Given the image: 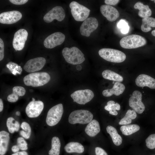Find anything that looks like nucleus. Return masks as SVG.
Listing matches in <instances>:
<instances>
[{"label": "nucleus", "mask_w": 155, "mask_h": 155, "mask_svg": "<svg viewBox=\"0 0 155 155\" xmlns=\"http://www.w3.org/2000/svg\"><path fill=\"white\" fill-rule=\"evenodd\" d=\"M10 2L13 4L16 5H22L26 3L28 1V0H9Z\"/></svg>", "instance_id": "41"}, {"label": "nucleus", "mask_w": 155, "mask_h": 155, "mask_svg": "<svg viewBox=\"0 0 155 155\" xmlns=\"http://www.w3.org/2000/svg\"><path fill=\"white\" fill-rule=\"evenodd\" d=\"M20 148L17 145H15L13 146L11 148L12 151L15 153L19 152Z\"/></svg>", "instance_id": "43"}, {"label": "nucleus", "mask_w": 155, "mask_h": 155, "mask_svg": "<svg viewBox=\"0 0 155 155\" xmlns=\"http://www.w3.org/2000/svg\"><path fill=\"white\" fill-rule=\"evenodd\" d=\"M16 114L17 116H19L20 115V112L19 111L16 112Z\"/></svg>", "instance_id": "47"}, {"label": "nucleus", "mask_w": 155, "mask_h": 155, "mask_svg": "<svg viewBox=\"0 0 155 155\" xmlns=\"http://www.w3.org/2000/svg\"><path fill=\"white\" fill-rule=\"evenodd\" d=\"M142 94L138 90L134 91L129 98V106L138 114L142 113L145 109V106L142 101Z\"/></svg>", "instance_id": "9"}, {"label": "nucleus", "mask_w": 155, "mask_h": 155, "mask_svg": "<svg viewBox=\"0 0 155 155\" xmlns=\"http://www.w3.org/2000/svg\"><path fill=\"white\" fill-rule=\"evenodd\" d=\"M14 119L12 117H9L7 119L6 121V125L9 132L11 133H13L15 131L16 123Z\"/></svg>", "instance_id": "35"}, {"label": "nucleus", "mask_w": 155, "mask_h": 155, "mask_svg": "<svg viewBox=\"0 0 155 155\" xmlns=\"http://www.w3.org/2000/svg\"></svg>", "instance_id": "50"}, {"label": "nucleus", "mask_w": 155, "mask_h": 155, "mask_svg": "<svg viewBox=\"0 0 155 155\" xmlns=\"http://www.w3.org/2000/svg\"><path fill=\"white\" fill-rule=\"evenodd\" d=\"M17 145L20 148V149L25 150H27L28 147L27 144L23 138L22 137H18L17 140Z\"/></svg>", "instance_id": "37"}, {"label": "nucleus", "mask_w": 155, "mask_h": 155, "mask_svg": "<svg viewBox=\"0 0 155 155\" xmlns=\"http://www.w3.org/2000/svg\"><path fill=\"white\" fill-rule=\"evenodd\" d=\"M98 25L97 19L94 17H90L85 20L80 28L82 35L86 37L90 36L91 33L95 30Z\"/></svg>", "instance_id": "12"}, {"label": "nucleus", "mask_w": 155, "mask_h": 155, "mask_svg": "<svg viewBox=\"0 0 155 155\" xmlns=\"http://www.w3.org/2000/svg\"><path fill=\"white\" fill-rule=\"evenodd\" d=\"M21 13L13 10L1 13L0 14V23L4 24H11L16 23L22 18Z\"/></svg>", "instance_id": "16"}, {"label": "nucleus", "mask_w": 155, "mask_h": 155, "mask_svg": "<svg viewBox=\"0 0 155 155\" xmlns=\"http://www.w3.org/2000/svg\"><path fill=\"white\" fill-rule=\"evenodd\" d=\"M100 131L99 124L97 121L92 120L87 125L85 128V131L89 136L93 137L96 135Z\"/></svg>", "instance_id": "20"}, {"label": "nucleus", "mask_w": 155, "mask_h": 155, "mask_svg": "<svg viewBox=\"0 0 155 155\" xmlns=\"http://www.w3.org/2000/svg\"><path fill=\"white\" fill-rule=\"evenodd\" d=\"M50 75L47 72H34L25 76L23 78V81L27 86L37 87L47 84L50 81Z\"/></svg>", "instance_id": "1"}, {"label": "nucleus", "mask_w": 155, "mask_h": 155, "mask_svg": "<svg viewBox=\"0 0 155 155\" xmlns=\"http://www.w3.org/2000/svg\"><path fill=\"white\" fill-rule=\"evenodd\" d=\"M65 16V11L60 6H55L50 10L44 16L43 19L46 23H49L54 20L61 22L64 20Z\"/></svg>", "instance_id": "10"}, {"label": "nucleus", "mask_w": 155, "mask_h": 155, "mask_svg": "<svg viewBox=\"0 0 155 155\" xmlns=\"http://www.w3.org/2000/svg\"><path fill=\"white\" fill-rule=\"evenodd\" d=\"M62 54L67 62L73 65L80 64L85 60L84 54L76 47L64 48Z\"/></svg>", "instance_id": "2"}, {"label": "nucleus", "mask_w": 155, "mask_h": 155, "mask_svg": "<svg viewBox=\"0 0 155 155\" xmlns=\"http://www.w3.org/2000/svg\"><path fill=\"white\" fill-rule=\"evenodd\" d=\"M3 106L2 100L1 98L0 99V112H1L3 109Z\"/></svg>", "instance_id": "45"}, {"label": "nucleus", "mask_w": 155, "mask_h": 155, "mask_svg": "<svg viewBox=\"0 0 155 155\" xmlns=\"http://www.w3.org/2000/svg\"><path fill=\"white\" fill-rule=\"evenodd\" d=\"M146 146L150 149L155 148V134L150 135L146 140Z\"/></svg>", "instance_id": "33"}, {"label": "nucleus", "mask_w": 155, "mask_h": 155, "mask_svg": "<svg viewBox=\"0 0 155 155\" xmlns=\"http://www.w3.org/2000/svg\"><path fill=\"white\" fill-rule=\"evenodd\" d=\"M61 144L58 137H54L51 140V148L49 152V155H59Z\"/></svg>", "instance_id": "27"}, {"label": "nucleus", "mask_w": 155, "mask_h": 155, "mask_svg": "<svg viewBox=\"0 0 155 155\" xmlns=\"http://www.w3.org/2000/svg\"><path fill=\"white\" fill-rule=\"evenodd\" d=\"M100 56L105 60L111 62L120 63L124 61L126 58L125 54L118 50L104 48L98 51Z\"/></svg>", "instance_id": "3"}, {"label": "nucleus", "mask_w": 155, "mask_h": 155, "mask_svg": "<svg viewBox=\"0 0 155 155\" xmlns=\"http://www.w3.org/2000/svg\"><path fill=\"white\" fill-rule=\"evenodd\" d=\"M94 96L93 92L88 89L76 90L71 95L73 101L80 104H85L90 102Z\"/></svg>", "instance_id": "8"}, {"label": "nucleus", "mask_w": 155, "mask_h": 155, "mask_svg": "<svg viewBox=\"0 0 155 155\" xmlns=\"http://www.w3.org/2000/svg\"><path fill=\"white\" fill-rule=\"evenodd\" d=\"M105 109L109 111V113L111 115H117L118 113L116 110H119L120 106L118 103H115L113 100H110L107 103V105L104 106Z\"/></svg>", "instance_id": "30"}, {"label": "nucleus", "mask_w": 155, "mask_h": 155, "mask_svg": "<svg viewBox=\"0 0 155 155\" xmlns=\"http://www.w3.org/2000/svg\"><path fill=\"white\" fill-rule=\"evenodd\" d=\"M154 3H155V0H154Z\"/></svg>", "instance_id": "49"}, {"label": "nucleus", "mask_w": 155, "mask_h": 155, "mask_svg": "<svg viewBox=\"0 0 155 155\" xmlns=\"http://www.w3.org/2000/svg\"><path fill=\"white\" fill-rule=\"evenodd\" d=\"M140 129V126L136 124L124 125L120 128L122 134L125 135H131L138 131Z\"/></svg>", "instance_id": "28"}, {"label": "nucleus", "mask_w": 155, "mask_h": 155, "mask_svg": "<svg viewBox=\"0 0 155 155\" xmlns=\"http://www.w3.org/2000/svg\"><path fill=\"white\" fill-rule=\"evenodd\" d=\"M95 152L96 155H108L107 153L103 149L99 147L95 148Z\"/></svg>", "instance_id": "40"}, {"label": "nucleus", "mask_w": 155, "mask_h": 155, "mask_svg": "<svg viewBox=\"0 0 155 155\" xmlns=\"http://www.w3.org/2000/svg\"><path fill=\"white\" fill-rule=\"evenodd\" d=\"M46 63V59L39 57L28 60L24 65V70L28 73H33L42 69Z\"/></svg>", "instance_id": "11"}, {"label": "nucleus", "mask_w": 155, "mask_h": 155, "mask_svg": "<svg viewBox=\"0 0 155 155\" xmlns=\"http://www.w3.org/2000/svg\"><path fill=\"white\" fill-rule=\"evenodd\" d=\"M69 7L72 15L76 21H84L89 15L90 10L76 1L71 2Z\"/></svg>", "instance_id": "6"}, {"label": "nucleus", "mask_w": 155, "mask_h": 155, "mask_svg": "<svg viewBox=\"0 0 155 155\" xmlns=\"http://www.w3.org/2000/svg\"><path fill=\"white\" fill-rule=\"evenodd\" d=\"M151 34L153 36H155V30H154L152 31Z\"/></svg>", "instance_id": "46"}, {"label": "nucleus", "mask_w": 155, "mask_h": 155, "mask_svg": "<svg viewBox=\"0 0 155 155\" xmlns=\"http://www.w3.org/2000/svg\"><path fill=\"white\" fill-rule=\"evenodd\" d=\"M28 33L24 29H20L14 34L12 44L16 51H21L24 48L26 41Z\"/></svg>", "instance_id": "13"}, {"label": "nucleus", "mask_w": 155, "mask_h": 155, "mask_svg": "<svg viewBox=\"0 0 155 155\" xmlns=\"http://www.w3.org/2000/svg\"><path fill=\"white\" fill-rule=\"evenodd\" d=\"M65 39V36L64 34L61 32H56L49 35L45 39L44 45L47 48L52 49L61 44Z\"/></svg>", "instance_id": "14"}, {"label": "nucleus", "mask_w": 155, "mask_h": 155, "mask_svg": "<svg viewBox=\"0 0 155 155\" xmlns=\"http://www.w3.org/2000/svg\"><path fill=\"white\" fill-rule=\"evenodd\" d=\"M63 113V105L62 104L56 105L48 111L46 118L48 125L53 126L57 125L61 119Z\"/></svg>", "instance_id": "7"}, {"label": "nucleus", "mask_w": 155, "mask_h": 155, "mask_svg": "<svg viewBox=\"0 0 155 155\" xmlns=\"http://www.w3.org/2000/svg\"><path fill=\"white\" fill-rule=\"evenodd\" d=\"M18 98L19 96L16 95L12 93L8 96L7 100L9 102H14L17 101Z\"/></svg>", "instance_id": "39"}, {"label": "nucleus", "mask_w": 155, "mask_h": 155, "mask_svg": "<svg viewBox=\"0 0 155 155\" xmlns=\"http://www.w3.org/2000/svg\"><path fill=\"white\" fill-rule=\"evenodd\" d=\"M141 26L142 30L144 32H148L150 31L151 27H155V18L152 17L143 18L142 20Z\"/></svg>", "instance_id": "25"}, {"label": "nucleus", "mask_w": 155, "mask_h": 155, "mask_svg": "<svg viewBox=\"0 0 155 155\" xmlns=\"http://www.w3.org/2000/svg\"><path fill=\"white\" fill-rule=\"evenodd\" d=\"M117 26L121 28V32L124 34L127 33L129 32V27L127 23L123 20H120L117 24Z\"/></svg>", "instance_id": "34"}, {"label": "nucleus", "mask_w": 155, "mask_h": 155, "mask_svg": "<svg viewBox=\"0 0 155 155\" xmlns=\"http://www.w3.org/2000/svg\"><path fill=\"white\" fill-rule=\"evenodd\" d=\"M64 150L68 153H82L84 151L83 146L78 142H71L67 144L64 147Z\"/></svg>", "instance_id": "23"}, {"label": "nucleus", "mask_w": 155, "mask_h": 155, "mask_svg": "<svg viewBox=\"0 0 155 155\" xmlns=\"http://www.w3.org/2000/svg\"><path fill=\"white\" fill-rule=\"evenodd\" d=\"M11 155H28V153L25 151L18 152L12 154Z\"/></svg>", "instance_id": "44"}, {"label": "nucleus", "mask_w": 155, "mask_h": 155, "mask_svg": "<svg viewBox=\"0 0 155 155\" xmlns=\"http://www.w3.org/2000/svg\"><path fill=\"white\" fill-rule=\"evenodd\" d=\"M119 0H105V3L108 5H115L117 4L119 1Z\"/></svg>", "instance_id": "42"}, {"label": "nucleus", "mask_w": 155, "mask_h": 155, "mask_svg": "<svg viewBox=\"0 0 155 155\" xmlns=\"http://www.w3.org/2000/svg\"><path fill=\"white\" fill-rule=\"evenodd\" d=\"M9 133L5 131L0 132V154L4 155L8 148L9 140Z\"/></svg>", "instance_id": "21"}, {"label": "nucleus", "mask_w": 155, "mask_h": 155, "mask_svg": "<svg viewBox=\"0 0 155 155\" xmlns=\"http://www.w3.org/2000/svg\"><path fill=\"white\" fill-rule=\"evenodd\" d=\"M4 57V43L2 40L0 38V61L2 60Z\"/></svg>", "instance_id": "38"}, {"label": "nucleus", "mask_w": 155, "mask_h": 155, "mask_svg": "<svg viewBox=\"0 0 155 155\" xmlns=\"http://www.w3.org/2000/svg\"><path fill=\"white\" fill-rule=\"evenodd\" d=\"M13 93L18 96H23L26 93V90L23 87L15 86L12 89Z\"/></svg>", "instance_id": "36"}, {"label": "nucleus", "mask_w": 155, "mask_h": 155, "mask_svg": "<svg viewBox=\"0 0 155 155\" xmlns=\"http://www.w3.org/2000/svg\"><path fill=\"white\" fill-rule=\"evenodd\" d=\"M137 117V114L134 110H128L125 116L122 118L119 123L120 125H126L131 123L132 119H135Z\"/></svg>", "instance_id": "29"}, {"label": "nucleus", "mask_w": 155, "mask_h": 155, "mask_svg": "<svg viewBox=\"0 0 155 155\" xmlns=\"http://www.w3.org/2000/svg\"><path fill=\"white\" fill-rule=\"evenodd\" d=\"M21 127L23 130L20 131V134L26 139H29L31 132V128L29 124L26 122H23L21 124Z\"/></svg>", "instance_id": "31"}, {"label": "nucleus", "mask_w": 155, "mask_h": 155, "mask_svg": "<svg viewBox=\"0 0 155 155\" xmlns=\"http://www.w3.org/2000/svg\"><path fill=\"white\" fill-rule=\"evenodd\" d=\"M106 130L111 137L114 144L117 146L120 145L122 143V139L118 134L116 128L112 126L109 125L107 127Z\"/></svg>", "instance_id": "24"}, {"label": "nucleus", "mask_w": 155, "mask_h": 155, "mask_svg": "<svg viewBox=\"0 0 155 155\" xmlns=\"http://www.w3.org/2000/svg\"><path fill=\"white\" fill-rule=\"evenodd\" d=\"M44 107V103L42 101H32L27 106L26 108V113L29 117H36L40 115Z\"/></svg>", "instance_id": "15"}, {"label": "nucleus", "mask_w": 155, "mask_h": 155, "mask_svg": "<svg viewBox=\"0 0 155 155\" xmlns=\"http://www.w3.org/2000/svg\"><path fill=\"white\" fill-rule=\"evenodd\" d=\"M147 43L145 38L142 36L132 34L123 38L120 41L121 46L125 49H135L143 46Z\"/></svg>", "instance_id": "5"}, {"label": "nucleus", "mask_w": 155, "mask_h": 155, "mask_svg": "<svg viewBox=\"0 0 155 155\" xmlns=\"http://www.w3.org/2000/svg\"><path fill=\"white\" fill-rule=\"evenodd\" d=\"M102 75L104 78L110 80L119 82L123 80V78L121 76L110 70H104L102 73Z\"/></svg>", "instance_id": "26"}, {"label": "nucleus", "mask_w": 155, "mask_h": 155, "mask_svg": "<svg viewBox=\"0 0 155 155\" xmlns=\"http://www.w3.org/2000/svg\"><path fill=\"white\" fill-rule=\"evenodd\" d=\"M32 101H35V99L33 98H32Z\"/></svg>", "instance_id": "48"}, {"label": "nucleus", "mask_w": 155, "mask_h": 155, "mask_svg": "<svg viewBox=\"0 0 155 155\" xmlns=\"http://www.w3.org/2000/svg\"><path fill=\"white\" fill-rule=\"evenodd\" d=\"M6 67L14 75H16L17 74H20L22 71V69L20 66L12 61L8 62L6 65Z\"/></svg>", "instance_id": "32"}, {"label": "nucleus", "mask_w": 155, "mask_h": 155, "mask_svg": "<svg viewBox=\"0 0 155 155\" xmlns=\"http://www.w3.org/2000/svg\"><path fill=\"white\" fill-rule=\"evenodd\" d=\"M135 82L139 87L147 86L151 89H155V79L147 75H140L136 78Z\"/></svg>", "instance_id": "18"}, {"label": "nucleus", "mask_w": 155, "mask_h": 155, "mask_svg": "<svg viewBox=\"0 0 155 155\" xmlns=\"http://www.w3.org/2000/svg\"><path fill=\"white\" fill-rule=\"evenodd\" d=\"M100 11L102 14L110 22L115 21L119 16V13L117 9L110 5H102L100 7Z\"/></svg>", "instance_id": "17"}, {"label": "nucleus", "mask_w": 155, "mask_h": 155, "mask_svg": "<svg viewBox=\"0 0 155 155\" xmlns=\"http://www.w3.org/2000/svg\"><path fill=\"white\" fill-rule=\"evenodd\" d=\"M125 89V87L123 84L117 82L115 83L112 88L103 90L102 94L104 96L107 97L111 96L113 94L118 96L121 94Z\"/></svg>", "instance_id": "19"}, {"label": "nucleus", "mask_w": 155, "mask_h": 155, "mask_svg": "<svg viewBox=\"0 0 155 155\" xmlns=\"http://www.w3.org/2000/svg\"><path fill=\"white\" fill-rule=\"evenodd\" d=\"M93 115L89 111L78 110L73 111L70 114L68 121L71 124L79 123L84 124L88 123L93 119Z\"/></svg>", "instance_id": "4"}, {"label": "nucleus", "mask_w": 155, "mask_h": 155, "mask_svg": "<svg viewBox=\"0 0 155 155\" xmlns=\"http://www.w3.org/2000/svg\"><path fill=\"white\" fill-rule=\"evenodd\" d=\"M135 9L139 10V16L143 18L148 17L152 14V11L147 5H144L142 2L138 1L134 6Z\"/></svg>", "instance_id": "22"}]
</instances>
